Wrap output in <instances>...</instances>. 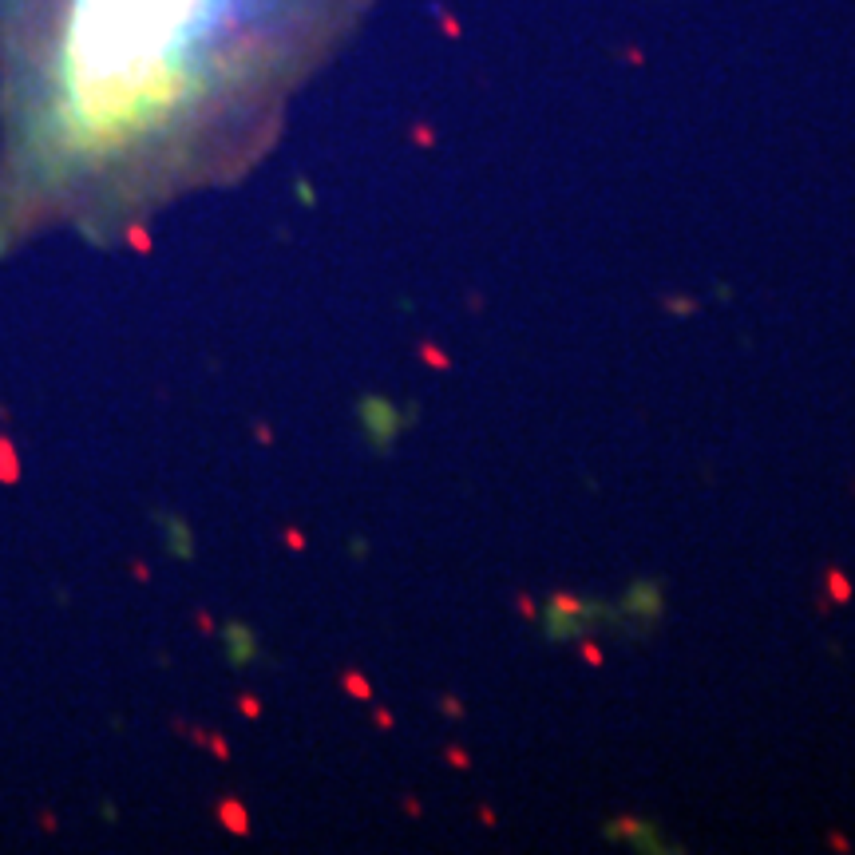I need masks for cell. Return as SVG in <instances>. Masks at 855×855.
Returning a JSON list of instances; mask_svg holds the SVG:
<instances>
[{
  "instance_id": "1",
  "label": "cell",
  "mask_w": 855,
  "mask_h": 855,
  "mask_svg": "<svg viewBox=\"0 0 855 855\" xmlns=\"http://www.w3.org/2000/svg\"><path fill=\"white\" fill-rule=\"evenodd\" d=\"M372 0H0L4 174L127 210L250 167Z\"/></svg>"
}]
</instances>
